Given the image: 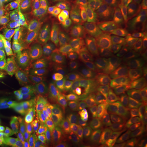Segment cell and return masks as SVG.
<instances>
[{
  "label": "cell",
  "mask_w": 147,
  "mask_h": 147,
  "mask_svg": "<svg viewBox=\"0 0 147 147\" xmlns=\"http://www.w3.org/2000/svg\"><path fill=\"white\" fill-rule=\"evenodd\" d=\"M101 55L96 47L88 49L79 61L74 81L81 88L88 89L94 85L100 75Z\"/></svg>",
  "instance_id": "7a4b0ae2"
},
{
  "label": "cell",
  "mask_w": 147,
  "mask_h": 147,
  "mask_svg": "<svg viewBox=\"0 0 147 147\" xmlns=\"http://www.w3.org/2000/svg\"><path fill=\"white\" fill-rule=\"evenodd\" d=\"M138 134L142 142H147V121H143L138 126Z\"/></svg>",
  "instance_id": "60d3db41"
},
{
  "label": "cell",
  "mask_w": 147,
  "mask_h": 147,
  "mask_svg": "<svg viewBox=\"0 0 147 147\" xmlns=\"http://www.w3.org/2000/svg\"><path fill=\"white\" fill-rule=\"evenodd\" d=\"M137 147H147V144L146 145H142V146H138Z\"/></svg>",
  "instance_id": "bcb514c9"
},
{
  "label": "cell",
  "mask_w": 147,
  "mask_h": 147,
  "mask_svg": "<svg viewBox=\"0 0 147 147\" xmlns=\"http://www.w3.org/2000/svg\"><path fill=\"white\" fill-rule=\"evenodd\" d=\"M82 55L81 53L70 60L55 67L50 78L46 83V86H50L53 93L58 97L57 90L68 84L70 81L74 80L79 61Z\"/></svg>",
  "instance_id": "8992f818"
},
{
  "label": "cell",
  "mask_w": 147,
  "mask_h": 147,
  "mask_svg": "<svg viewBox=\"0 0 147 147\" xmlns=\"http://www.w3.org/2000/svg\"><path fill=\"white\" fill-rule=\"evenodd\" d=\"M65 0H44L40 10V16L43 24H50L63 14Z\"/></svg>",
  "instance_id": "2e32d148"
},
{
  "label": "cell",
  "mask_w": 147,
  "mask_h": 147,
  "mask_svg": "<svg viewBox=\"0 0 147 147\" xmlns=\"http://www.w3.org/2000/svg\"><path fill=\"white\" fill-rule=\"evenodd\" d=\"M110 147H118V146H110Z\"/></svg>",
  "instance_id": "7dc6e473"
},
{
  "label": "cell",
  "mask_w": 147,
  "mask_h": 147,
  "mask_svg": "<svg viewBox=\"0 0 147 147\" xmlns=\"http://www.w3.org/2000/svg\"><path fill=\"white\" fill-rule=\"evenodd\" d=\"M99 120H102L113 127L125 129L131 124L130 112L119 105L117 99L112 97L106 102L99 115Z\"/></svg>",
  "instance_id": "5b68a950"
},
{
  "label": "cell",
  "mask_w": 147,
  "mask_h": 147,
  "mask_svg": "<svg viewBox=\"0 0 147 147\" xmlns=\"http://www.w3.org/2000/svg\"><path fill=\"white\" fill-rule=\"evenodd\" d=\"M12 53L18 57L26 58L30 57L34 60L40 55V50L38 46V40L33 42L21 41L11 50Z\"/></svg>",
  "instance_id": "ffe728a7"
},
{
  "label": "cell",
  "mask_w": 147,
  "mask_h": 147,
  "mask_svg": "<svg viewBox=\"0 0 147 147\" xmlns=\"http://www.w3.org/2000/svg\"><path fill=\"white\" fill-rule=\"evenodd\" d=\"M138 88L147 97V77L140 80L138 83Z\"/></svg>",
  "instance_id": "7bdbcfd3"
},
{
  "label": "cell",
  "mask_w": 147,
  "mask_h": 147,
  "mask_svg": "<svg viewBox=\"0 0 147 147\" xmlns=\"http://www.w3.org/2000/svg\"><path fill=\"white\" fill-rule=\"evenodd\" d=\"M106 2L108 3H124L131 2L132 0H104Z\"/></svg>",
  "instance_id": "f6af8a7d"
},
{
  "label": "cell",
  "mask_w": 147,
  "mask_h": 147,
  "mask_svg": "<svg viewBox=\"0 0 147 147\" xmlns=\"http://www.w3.org/2000/svg\"><path fill=\"white\" fill-rule=\"evenodd\" d=\"M0 147H3V146H0Z\"/></svg>",
  "instance_id": "c3c4849f"
},
{
  "label": "cell",
  "mask_w": 147,
  "mask_h": 147,
  "mask_svg": "<svg viewBox=\"0 0 147 147\" xmlns=\"http://www.w3.org/2000/svg\"><path fill=\"white\" fill-rule=\"evenodd\" d=\"M30 147H58V141L39 137Z\"/></svg>",
  "instance_id": "e575fe53"
},
{
  "label": "cell",
  "mask_w": 147,
  "mask_h": 147,
  "mask_svg": "<svg viewBox=\"0 0 147 147\" xmlns=\"http://www.w3.org/2000/svg\"><path fill=\"white\" fill-rule=\"evenodd\" d=\"M10 117L11 114L8 101L0 98V119H5Z\"/></svg>",
  "instance_id": "d590c367"
},
{
  "label": "cell",
  "mask_w": 147,
  "mask_h": 147,
  "mask_svg": "<svg viewBox=\"0 0 147 147\" xmlns=\"http://www.w3.org/2000/svg\"><path fill=\"white\" fill-rule=\"evenodd\" d=\"M117 78L118 87L121 93L134 88L140 80V75L136 69L125 62H119Z\"/></svg>",
  "instance_id": "8fae6325"
},
{
  "label": "cell",
  "mask_w": 147,
  "mask_h": 147,
  "mask_svg": "<svg viewBox=\"0 0 147 147\" xmlns=\"http://www.w3.org/2000/svg\"><path fill=\"white\" fill-rule=\"evenodd\" d=\"M0 98L7 100L9 98L7 86L3 78L1 68H0Z\"/></svg>",
  "instance_id": "ab89813d"
},
{
  "label": "cell",
  "mask_w": 147,
  "mask_h": 147,
  "mask_svg": "<svg viewBox=\"0 0 147 147\" xmlns=\"http://www.w3.org/2000/svg\"><path fill=\"white\" fill-rule=\"evenodd\" d=\"M47 87L35 82H26L24 89V97L27 104L33 106L44 100L53 98Z\"/></svg>",
  "instance_id": "5bb4252c"
},
{
  "label": "cell",
  "mask_w": 147,
  "mask_h": 147,
  "mask_svg": "<svg viewBox=\"0 0 147 147\" xmlns=\"http://www.w3.org/2000/svg\"><path fill=\"white\" fill-rule=\"evenodd\" d=\"M1 61L5 64L7 71L11 78L20 82L32 63L35 60L32 58L18 57L12 53L11 50L7 51L2 55Z\"/></svg>",
  "instance_id": "30bf717a"
},
{
  "label": "cell",
  "mask_w": 147,
  "mask_h": 147,
  "mask_svg": "<svg viewBox=\"0 0 147 147\" xmlns=\"http://www.w3.org/2000/svg\"><path fill=\"white\" fill-rule=\"evenodd\" d=\"M140 31L142 38L147 43V14L140 24Z\"/></svg>",
  "instance_id": "b9f144b4"
},
{
  "label": "cell",
  "mask_w": 147,
  "mask_h": 147,
  "mask_svg": "<svg viewBox=\"0 0 147 147\" xmlns=\"http://www.w3.org/2000/svg\"><path fill=\"white\" fill-rule=\"evenodd\" d=\"M20 38L17 23H14L7 31L0 34V49L11 51L19 42Z\"/></svg>",
  "instance_id": "603a6c76"
},
{
  "label": "cell",
  "mask_w": 147,
  "mask_h": 147,
  "mask_svg": "<svg viewBox=\"0 0 147 147\" xmlns=\"http://www.w3.org/2000/svg\"><path fill=\"white\" fill-rule=\"evenodd\" d=\"M96 121L92 117H79L63 127L58 136L74 138L92 136L96 132Z\"/></svg>",
  "instance_id": "9c48e42d"
},
{
  "label": "cell",
  "mask_w": 147,
  "mask_h": 147,
  "mask_svg": "<svg viewBox=\"0 0 147 147\" xmlns=\"http://www.w3.org/2000/svg\"><path fill=\"white\" fill-rule=\"evenodd\" d=\"M7 86L9 98L11 100V105L16 112L24 111L27 110L26 105L23 97L16 94L9 86Z\"/></svg>",
  "instance_id": "83f0119b"
},
{
  "label": "cell",
  "mask_w": 147,
  "mask_h": 147,
  "mask_svg": "<svg viewBox=\"0 0 147 147\" xmlns=\"http://www.w3.org/2000/svg\"><path fill=\"white\" fill-rule=\"evenodd\" d=\"M94 140L92 136L66 138L58 142V147H93Z\"/></svg>",
  "instance_id": "d4e9b609"
},
{
  "label": "cell",
  "mask_w": 147,
  "mask_h": 147,
  "mask_svg": "<svg viewBox=\"0 0 147 147\" xmlns=\"http://www.w3.org/2000/svg\"><path fill=\"white\" fill-rule=\"evenodd\" d=\"M134 112L137 117L143 121H147V103L138 105L134 109Z\"/></svg>",
  "instance_id": "f35d334b"
},
{
  "label": "cell",
  "mask_w": 147,
  "mask_h": 147,
  "mask_svg": "<svg viewBox=\"0 0 147 147\" xmlns=\"http://www.w3.org/2000/svg\"><path fill=\"white\" fill-rule=\"evenodd\" d=\"M118 64V51L113 47H107L101 63L100 75L103 83L113 92L118 87L117 71Z\"/></svg>",
  "instance_id": "52a82bcc"
},
{
  "label": "cell",
  "mask_w": 147,
  "mask_h": 147,
  "mask_svg": "<svg viewBox=\"0 0 147 147\" xmlns=\"http://www.w3.org/2000/svg\"><path fill=\"white\" fill-rule=\"evenodd\" d=\"M115 33L118 42L122 46L127 44L131 39V38L126 33V32L121 28L120 27L116 31Z\"/></svg>",
  "instance_id": "74e56055"
},
{
  "label": "cell",
  "mask_w": 147,
  "mask_h": 147,
  "mask_svg": "<svg viewBox=\"0 0 147 147\" xmlns=\"http://www.w3.org/2000/svg\"><path fill=\"white\" fill-rule=\"evenodd\" d=\"M94 22V18L80 14L78 17L64 21V30L74 37L83 36L88 31Z\"/></svg>",
  "instance_id": "4fadbf2b"
},
{
  "label": "cell",
  "mask_w": 147,
  "mask_h": 147,
  "mask_svg": "<svg viewBox=\"0 0 147 147\" xmlns=\"http://www.w3.org/2000/svg\"><path fill=\"white\" fill-rule=\"evenodd\" d=\"M123 19H121L119 16H117L114 13L112 14L108 19L107 21V30L106 32L113 34L121 26Z\"/></svg>",
  "instance_id": "d6a6232c"
},
{
  "label": "cell",
  "mask_w": 147,
  "mask_h": 147,
  "mask_svg": "<svg viewBox=\"0 0 147 147\" xmlns=\"http://www.w3.org/2000/svg\"><path fill=\"white\" fill-rule=\"evenodd\" d=\"M143 47L144 42L142 38L139 37L132 38L127 44L123 46L124 51L130 57L136 56L142 51Z\"/></svg>",
  "instance_id": "4316f807"
},
{
  "label": "cell",
  "mask_w": 147,
  "mask_h": 147,
  "mask_svg": "<svg viewBox=\"0 0 147 147\" xmlns=\"http://www.w3.org/2000/svg\"><path fill=\"white\" fill-rule=\"evenodd\" d=\"M12 21L9 16H7L5 13L0 15V34L7 31L11 28L14 24Z\"/></svg>",
  "instance_id": "8d00e7d4"
},
{
  "label": "cell",
  "mask_w": 147,
  "mask_h": 147,
  "mask_svg": "<svg viewBox=\"0 0 147 147\" xmlns=\"http://www.w3.org/2000/svg\"><path fill=\"white\" fill-rule=\"evenodd\" d=\"M81 14L95 18L96 9L94 0H79Z\"/></svg>",
  "instance_id": "f546056e"
},
{
  "label": "cell",
  "mask_w": 147,
  "mask_h": 147,
  "mask_svg": "<svg viewBox=\"0 0 147 147\" xmlns=\"http://www.w3.org/2000/svg\"><path fill=\"white\" fill-rule=\"evenodd\" d=\"M84 46L72 38H67L60 42L56 51L55 67L64 63L83 53Z\"/></svg>",
  "instance_id": "7c38bea8"
},
{
  "label": "cell",
  "mask_w": 147,
  "mask_h": 147,
  "mask_svg": "<svg viewBox=\"0 0 147 147\" xmlns=\"http://www.w3.org/2000/svg\"><path fill=\"white\" fill-rule=\"evenodd\" d=\"M112 12L124 20H139L141 18V11L138 7L126 3H121L116 5L113 8Z\"/></svg>",
  "instance_id": "cb8c5ba5"
},
{
  "label": "cell",
  "mask_w": 147,
  "mask_h": 147,
  "mask_svg": "<svg viewBox=\"0 0 147 147\" xmlns=\"http://www.w3.org/2000/svg\"><path fill=\"white\" fill-rule=\"evenodd\" d=\"M2 72L7 86H9L16 94L20 96L23 97L22 88L21 84L19 82H18L13 78H11L10 75L7 73V70L2 69Z\"/></svg>",
  "instance_id": "4dcf8cb0"
},
{
  "label": "cell",
  "mask_w": 147,
  "mask_h": 147,
  "mask_svg": "<svg viewBox=\"0 0 147 147\" xmlns=\"http://www.w3.org/2000/svg\"><path fill=\"white\" fill-rule=\"evenodd\" d=\"M112 97L110 90L106 86L100 84L93 86L84 96L86 110L96 121L99 120L101 111Z\"/></svg>",
  "instance_id": "ba28073f"
},
{
  "label": "cell",
  "mask_w": 147,
  "mask_h": 147,
  "mask_svg": "<svg viewBox=\"0 0 147 147\" xmlns=\"http://www.w3.org/2000/svg\"><path fill=\"white\" fill-rule=\"evenodd\" d=\"M44 0H31L18 6L11 11L9 17L11 20L20 21L35 17L40 12Z\"/></svg>",
  "instance_id": "9a60e30c"
},
{
  "label": "cell",
  "mask_w": 147,
  "mask_h": 147,
  "mask_svg": "<svg viewBox=\"0 0 147 147\" xmlns=\"http://www.w3.org/2000/svg\"></svg>",
  "instance_id": "681fc988"
},
{
  "label": "cell",
  "mask_w": 147,
  "mask_h": 147,
  "mask_svg": "<svg viewBox=\"0 0 147 147\" xmlns=\"http://www.w3.org/2000/svg\"><path fill=\"white\" fill-rule=\"evenodd\" d=\"M13 130L11 117L5 119H0V141L9 139Z\"/></svg>",
  "instance_id": "f1b7e54d"
},
{
  "label": "cell",
  "mask_w": 147,
  "mask_h": 147,
  "mask_svg": "<svg viewBox=\"0 0 147 147\" xmlns=\"http://www.w3.org/2000/svg\"><path fill=\"white\" fill-rule=\"evenodd\" d=\"M38 26L39 31V37L38 39V46L42 53H48L53 56L56 55V49L47 28L40 19L39 13L37 14Z\"/></svg>",
  "instance_id": "7402d4cb"
},
{
  "label": "cell",
  "mask_w": 147,
  "mask_h": 147,
  "mask_svg": "<svg viewBox=\"0 0 147 147\" xmlns=\"http://www.w3.org/2000/svg\"><path fill=\"white\" fill-rule=\"evenodd\" d=\"M24 111L13 119V130L9 138L15 147H30L38 136L32 122L30 113Z\"/></svg>",
  "instance_id": "277c9868"
},
{
  "label": "cell",
  "mask_w": 147,
  "mask_h": 147,
  "mask_svg": "<svg viewBox=\"0 0 147 147\" xmlns=\"http://www.w3.org/2000/svg\"><path fill=\"white\" fill-rule=\"evenodd\" d=\"M45 100L33 106L32 122L39 136L58 141L59 133L63 127L58 97Z\"/></svg>",
  "instance_id": "6da1fadb"
},
{
  "label": "cell",
  "mask_w": 147,
  "mask_h": 147,
  "mask_svg": "<svg viewBox=\"0 0 147 147\" xmlns=\"http://www.w3.org/2000/svg\"><path fill=\"white\" fill-rule=\"evenodd\" d=\"M58 109L64 124L81 116L86 110L85 98L78 86H68L58 95Z\"/></svg>",
  "instance_id": "3957f363"
},
{
  "label": "cell",
  "mask_w": 147,
  "mask_h": 147,
  "mask_svg": "<svg viewBox=\"0 0 147 147\" xmlns=\"http://www.w3.org/2000/svg\"><path fill=\"white\" fill-rule=\"evenodd\" d=\"M117 101L122 107L132 112L138 105L147 103V97L139 88H134L121 93Z\"/></svg>",
  "instance_id": "e0dca14e"
},
{
  "label": "cell",
  "mask_w": 147,
  "mask_h": 147,
  "mask_svg": "<svg viewBox=\"0 0 147 147\" xmlns=\"http://www.w3.org/2000/svg\"><path fill=\"white\" fill-rule=\"evenodd\" d=\"M46 62L45 54L42 53L32 63L27 73L26 82H35L45 86L44 76L46 73Z\"/></svg>",
  "instance_id": "ac0fdd59"
},
{
  "label": "cell",
  "mask_w": 147,
  "mask_h": 147,
  "mask_svg": "<svg viewBox=\"0 0 147 147\" xmlns=\"http://www.w3.org/2000/svg\"><path fill=\"white\" fill-rule=\"evenodd\" d=\"M107 136L109 141L113 146L120 147L134 146V140L131 135L124 129L111 127L108 130Z\"/></svg>",
  "instance_id": "44dd1931"
},
{
  "label": "cell",
  "mask_w": 147,
  "mask_h": 147,
  "mask_svg": "<svg viewBox=\"0 0 147 147\" xmlns=\"http://www.w3.org/2000/svg\"><path fill=\"white\" fill-rule=\"evenodd\" d=\"M113 13L112 11H107L95 15L94 18L95 23L97 26L107 30V21L108 19Z\"/></svg>",
  "instance_id": "836d02e7"
},
{
  "label": "cell",
  "mask_w": 147,
  "mask_h": 147,
  "mask_svg": "<svg viewBox=\"0 0 147 147\" xmlns=\"http://www.w3.org/2000/svg\"><path fill=\"white\" fill-rule=\"evenodd\" d=\"M17 24L19 38L22 41L38 40L39 37V31L36 16L23 22L18 21Z\"/></svg>",
  "instance_id": "d6986e66"
},
{
  "label": "cell",
  "mask_w": 147,
  "mask_h": 147,
  "mask_svg": "<svg viewBox=\"0 0 147 147\" xmlns=\"http://www.w3.org/2000/svg\"><path fill=\"white\" fill-rule=\"evenodd\" d=\"M80 14L79 0H65L63 9L64 21L74 19Z\"/></svg>",
  "instance_id": "484cf974"
},
{
  "label": "cell",
  "mask_w": 147,
  "mask_h": 147,
  "mask_svg": "<svg viewBox=\"0 0 147 147\" xmlns=\"http://www.w3.org/2000/svg\"><path fill=\"white\" fill-rule=\"evenodd\" d=\"M120 27L126 32L131 39L137 37L138 23L136 20L133 19L125 20L122 22Z\"/></svg>",
  "instance_id": "1f68e13d"
},
{
  "label": "cell",
  "mask_w": 147,
  "mask_h": 147,
  "mask_svg": "<svg viewBox=\"0 0 147 147\" xmlns=\"http://www.w3.org/2000/svg\"><path fill=\"white\" fill-rule=\"evenodd\" d=\"M141 67L143 73L147 75V52L145 53L142 59Z\"/></svg>",
  "instance_id": "ee69618b"
}]
</instances>
